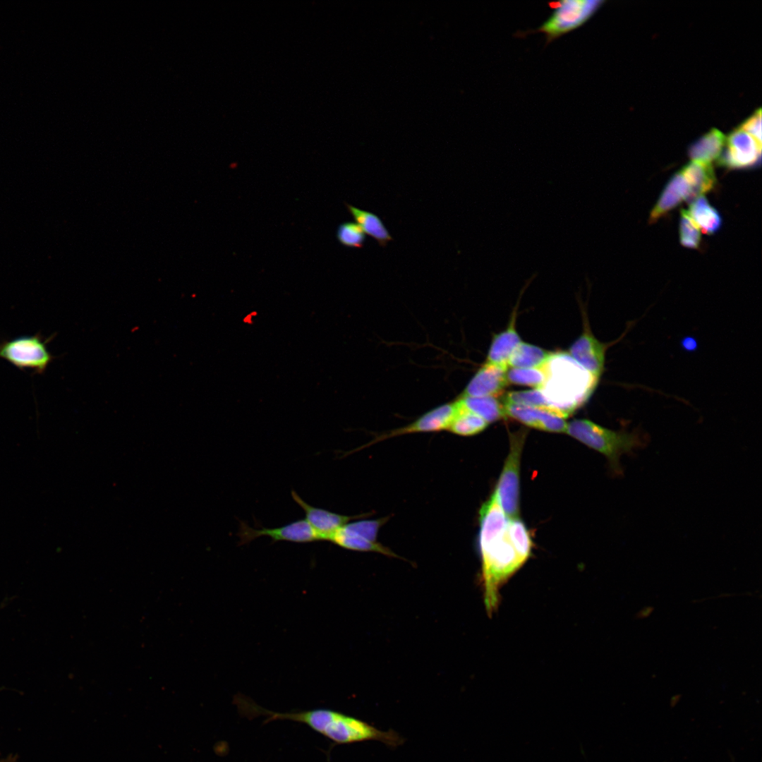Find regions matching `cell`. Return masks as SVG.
Listing matches in <instances>:
<instances>
[{
	"instance_id": "6da1fadb",
	"label": "cell",
	"mask_w": 762,
	"mask_h": 762,
	"mask_svg": "<svg viewBox=\"0 0 762 762\" xmlns=\"http://www.w3.org/2000/svg\"><path fill=\"white\" fill-rule=\"evenodd\" d=\"M241 713L242 716L248 719L263 717L264 723L274 720L302 723L338 744L377 741L390 748H396L406 741L404 737L392 729L381 730L365 721L329 708L282 713L265 709L250 698H247L241 705Z\"/></svg>"
},
{
	"instance_id": "7a4b0ae2",
	"label": "cell",
	"mask_w": 762,
	"mask_h": 762,
	"mask_svg": "<svg viewBox=\"0 0 762 762\" xmlns=\"http://www.w3.org/2000/svg\"><path fill=\"white\" fill-rule=\"evenodd\" d=\"M480 550L484 601L492 615L500 601V589L526 561L508 534L509 519L497 505L480 511Z\"/></svg>"
},
{
	"instance_id": "3957f363",
	"label": "cell",
	"mask_w": 762,
	"mask_h": 762,
	"mask_svg": "<svg viewBox=\"0 0 762 762\" xmlns=\"http://www.w3.org/2000/svg\"><path fill=\"white\" fill-rule=\"evenodd\" d=\"M543 367L546 378L539 389L550 408L564 418L586 402L599 381L567 353H552Z\"/></svg>"
},
{
	"instance_id": "277c9868",
	"label": "cell",
	"mask_w": 762,
	"mask_h": 762,
	"mask_svg": "<svg viewBox=\"0 0 762 762\" xmlns=\"http://www.w3.org/2000/svg\"><path fill=\"white\" fill-rule=\"evenodd\" d=\"M566 433L603 454L608 459L611 469L617 474L622 472L621 456L631 453L634 449L643 445V440L639 433L615 431L586 419L571 421L567 424Z\"/></svg>"
},
{
	"instance_id": "5b68a950",
	"label": "cell",
	"mask_w": 762,
	"mask_h": 762,
	"mask_svg": "<svg viewBox=\"0 0 762 762\" xmlns=\"http://www.w3.org/2000/svg\"><path fill=\"white\" fill-rule=\"evenodd\" d=\"M54 336L46 338L37 333L4 339L0 342V358L22 371L28 370L33 374H43L56 358L47 348Z\"/></svg>"
},
{
	"instance_id": "8992f818",
	"label": "cell",
	"mask_w": 762,
	"mask_h": 762,
	"mask_svg": "<svg viewBox=\"0 0 762 762\" xmlns=\"http://www.w3.org/2000/svg\"><path fill=\"white\" fill-rule=\"evenodd\" d=\"M605 3L603 0H564L557 2L550 17L532 32L544 34L548 44L585 24Z\"/></svg>"
},
{
	"instance_id": "52a82bcc",
	"label": "cell",
	"mask_w": 762,
	"mask_h": 762,
	"mask_svg": "<svg viewBox=\"0 0 762 762\" xmlns=\"http://www.w3.org/2000/svg\"><path fill=\"white\" fill-rule=\"evenodd\" d=\"M525 435L524 431L510 435L509 452L494 492L509 519L519 516L520 460Z\"/></svg>"
},
{
	"instance_id": "ba28073f",
	"label": "cell",
	"mask_w": 762,
	"mask_h": 762,
	"mask_svg": "<svg viewBox=\"0 0 762 762\" xmlns=\"http://www.w3.org/2000/svg\"><path fill=\"white\" fill-rule=\"evenodd\" d=\"M761 144L740 128L726 138L718 164L728 169H745L761 162Z\"/></svg>"
},
{
	"instance_id": "9c48e42d",
	"label": "cell",
	"mask_w": 762,
	"mask_h": 762,
	"mask_svg": "<svg viewBox=\"0 0 762 762\" xmlns=\"http://www.w3.org/2000/svg\"><path fill=\"white\" fill-rule=\"evenodd\" d=\"M237 535L239 538L238 545L249 543L257 538L262 536L271 538L272 542L284 540L305 543L319 540L318 535L305 519L297 520L280 527H262L259 529L252 528L245 522L240 521Z\"/></svg>"
},
{
	"instance_id": "30bf717a",
	"label": "cell",
	"mask_w": 762,
	"mask_h": 762,
	"mask_svg": "<svg viewBox=\"0 0 762 762\" xmlns=\"http://www.w3.org/2000/svg\"><path fill=\"white\" fill-rule=\"evenodd\" d=\"M456 411V401L444 404L426 412L413 423L407 425L377 436L369 443L356 449V450L399 435L414 433L437 432L442 430H447Z\"/></svg>"
},
{
	"instance_id": "8fae6325",
	"label": "cell",
	"mask_w": 762,
	"mask_h": 762,
	"mask_svg": "<svg viewBox=\"0 0 762 762\" xmlns=\"http://www.w3.org/2000/svg\"><path fill=\"white\" fill-rule=\"evenodd\" d=\"M502 404L506 417L536 429L551 433H566V418L553 410L504 402Z\"/></svg>"
},
{
	"instance_id": "7c38bea8",
	"label": "cell",
	"mask_w": 762,
	"mask_h": 762,
	"mask_svg": "<svg viewBox=\"0 0 762 762\" xmlns=\"http://www.w3.org/2000/svg\"><path fill=\"white\" fill-rule=\"evenodd\" d=\"M607 345L598 340L588 327L572 344L569 354L595 379L599 380L605 365Z\"/></svg>"
},
{
	"instance_id": "4fadbf2b",
	"label": "cell",
	"mask_w": 762,
	"mask_h": 762,
	"mask_svg": "<svg viewBox=\"0 0 762 762\" xmlns=\"http://www.w3.org/2000/svg\"><path fill=\"white\" fill-rule=\"evenodd\" d=\"M508 367L485 363L468 382L459 397L497 398L507 386Z\"/></svg>"
},
{
	"instance_id": "5bb4252c",
	"label": "cell",
	"mask_w": 762,
	"mask_h": 762,
	"mask_svg": "<svg viewBox=\"0 0 762 762\" xmlns=\"http://www.w3.org/2000/svg\"><path fill=\"white\" fill-rule=\"evenodd\" d=\"M291 494L293 500L304 511L305 519L316 533L319 540L330 541L334 533L351 519L365 516H349L334 513L308 504L294 490Z\"/></svg>"
},
{
	"instance_id": "9a60e30c",
	"label": "cell",
	"mask_w": 762,
	"mask_h": 762,
	"mask_svg": "<svg viewBox=\"0 0 762 762\" xmlns=\"http://www.w3.org/2000/svg\"><path fill=\"white\" fill-rule=\"evenodd\" d=\"M684 200L691 201V190L682 173L678 171L670 178L663 190L651 212L649 222H655Z\"/></svg>"
},
{
	"instance_id": "2e32d148",
	"label": "cell",
	"mask_w": 762,
	"mask_h": 762,
	"mask_svg": "<svg viewBox=\"0 0 762 762\" xmlns=\"http://www.w3.org/2000/svg\"><path fill=\"white\" fill-rule=\"evenodd\" d=\"M515 322L516 312L507 328L493 337L485 363L508 367L511 356L522 341L516 329Z\"/></svg>"
},
{
	"instance_id": "e0dca14e",
	"label": "cell",
	"mask_w": 762,
	"mask_h": 762,
	"mask_svg": "<svg viewBox=\"0 0 762 762\" xmlns=\"http://www.w3.org/2000/svg\"><path fill=\"white\" fill-rule=\"evenodd\" d=\"M691 190V201L713 189L716 177L710 164L692 161L680 171Z\"/></svg>"
},
{
	"instance_id": "ac0fdd59",
	"label": "cell",
	"mask_w": 762,
	"mask_h": 762,
	"mask_svg": "<svg viewBox=\"0 0 762 762\" xmlns=\"http://www.w3.org/2000/svg\"><path fill=\"white\" fill-rule=\"evenodd\" d=\"M725 139L720 130L712 128L689 146V156L693 161L710 164L720 156Z\"/></svg>"
},
{
	"instance_id": "d6986e66",
	"label": "cell",
	"mask_w": 762,
	"mask_h": 762,
	"mask_svg": "<svg viewBox=\"0 0 762 762\" xmlns=\"http://www.w3.org/2000/svg\"><path fill=\"white\" fill-rule=\"evenodd\" d=\"M345 205L356 223L360 226L363 232L376 240L380 246L385 247L389 241L393 240L388 229L377 214L347 203Z\"/></svg>"
},
{
	"instance_id": "ffe728a7",
	"label": "cell",
	"mask_w": 762,
	"mask_h": 762,
	"mask_svg": "<svg viewBox=\"0 0 762 762\" xmlns=\"http://www.w3.org/2000/svg\"><path fill=\"white\" fill-rule=\"evenodd\" d=\"M693 221L706 234L717 232L722 226V217L703 195L694 199L687 210Z\"/></svg>"
},
{
	"instance_id": "44dd1931",
	"label": "cell",
	"mask_w": 762,
	"mask_h": 762,
	"mask_svg": "<svg viewBox=\"0 0 762 762\" xmlns=\"http://www.w3.org/2000/svg\"><path fill=\"white\" fill-rule=\"evenodd\" d=\"M457 400L463 407L479 416L488 424L506 417L501 401L495 397H459Z\"/></svg>"
},
{
	"instance_id": "7402d4cb",
	"label": "cell",
	"mask_w": 762,
	"mask_h": 762,
	"mask_svg": "<svg viewBox=\"0 0 762 762\" xmlns=\"http://www.w3.org/2000/svg\"><path fill=\"white\" fill-rule=\"evenodd\" d=\"M552 352L539 346L521 341L514 351L508 361L512 368H533L543 365Z\"/></svg>"
},
{
	"instance_id": "603a6c76",
	"label": "cell",
	"mask_w": 762,
	"mask_h": 762,
	"mask_svg": "<svg viewBox=\"0 0 762 762\" xmlns=\"http://www.w3.org/2000/svg\"><path fill=\"white\" fill-rule=\"evenodd\" d=\"M455 401L456 411L448 427V430L456 435L471 436L482 432L487 428L488 423L485 421L466 409L457 399Z\"/></svg>"
},
{
	"instance_id": "cb8c5ba5",
	"label": "cell",
	"mask_w": 762,
	"mask_h": 762,
	"mask_svg": "<svg viewBox=\"0 0 762 762\" xmlns=\"http://www.w3.org/2000/svg\"><path fill=\"white\" fill-rule=\"evenodd\" d=\"M330 541L349 550L374 551L389 556H396L393 552L381 544L351 533L344 530L342 526L334 533Z\"/></svg>"
},
{
	"instance_id": "d4e9b609",
	"label": "cell",
	"mask_w": 762,
	"mask_h": 762,
	"mask_svg": "<svg viewBox=\"0 0 762 762\" xmlns=\"http://www.w3.org/2000/svg\"><path fill=\"white\" fill-rule=\"evenodd\" d=\"M546 373L544 368H512L507 370L509 383L540 389L544 384Z\"/></svg>"
},
{
	"instance_id": "484cf974",
	"label": "cell",
	"mask_w": 762,
	"mask_h": 762,
	"mask_svg": "<svg viewBox=\"0 0 762 762\" xmlns=\"http://www.w3.org/2000/svg\"><path fill=\"white\" fill-rule=\"evenodd\" d=\"M508 534L519 553L527 560L530 556L532 542L528 531L519 518L509 519Z\"/></svg>"
},
{
	"instance_id": "4316f807",
	"label": "cell",
	"mask_w": 762,
	"mask_h": 762,
	"mask_svg": "<svg viewBox=\"0 0 762 762\" xmlns=\"http://www.w3.org/2000/svg\"><path fill=\"white\" fill-rule=\"evenodd\" d=\"M501 401L551 409L539 389L509 392L502 397Z\"/></svg>"
},
{
	"instance_id": "83f0119b",
	"label": "cell",
	"mask_w": 762,
	"mask_h": 762,
	"mask_svg": "<svg viewBox=\"0 0 762 762\" xmlns=\"http://www.w3.org/2000/svg\"><path fill=\"white\" fill-rule=\"evenodd\" d=\"M679 241L688 248H698L701 244V231L686 210L680 211Z\"/></svg>"
},
{
	"instance_id": "f1b7e54d",
	"label": "cell",
	"mask_w": 762,
	"mask_h": 762,
	"mask_svg": "<svg viewBox=\"0 0 762 762\" xmlns=\"http://www.w3.org/2000/svg\"><path fill=\"white\" fill-rule=\"evenodd\" d=\"M339 242L346 247L361 248L365 241V235L356 222H345L340 224L337 230Z\"/></svg>"
},
{
	"instance_id": "f546056e",
	"label": "cell",
	"mask_w": 762,
	"mask_h": 762,
	"mask_svg": "<svg viewBox=\"0 0 762 762\" xmlns=\"http://www.w3.org/2000/svg\"><path fill=\"white\" fill-rule=\"evenodd\" d=\"M385 519L376 520H361L346 524L342 528L346 531L365 538L368 540L376 542L378 531L385 522Z\"/></svg>"
},
{
	"instance_id": "4dcf8cb0",
	"label": "cell",
	"mask_w": 762,
	"mask_h": 762,
	"mask_svg": "<svg viewBox=\"0 0 762 762\" xmlns=\"http://www.w3.org/2000/svg\"><path fill=\"white\" fill-rule=\"evenodd\" d=\"M761 144V109L756 110L739 126Z\"/></svg>"
},
{
	"instance_id": "1f68e13d",
	"label": "cell",
	"mask_w": 762,
	"mask_h": 762,
	"mask_svg": "<svg viewBox=\"0 0 762 762\" xmlns=\"http://www.w3.org/2000/svg\"><path fill=\"white\" fill-rule=\"evenodd\" d=\"M652 611H653V608H652V607H645V608L642 609V610H641V611H640V612H639L638 613V617H639V618H644V617H648V615H650V614L651 613V612H652Z\"/></svg>"
},
{
	"instance_id": "d6a6232c",
	"label": "cell",
	"mask_w": 762,
	"mask_h": 762,
	"mask_svg": "<svg viewBox=\"0 0 762 762\" xmlns=\"http://www.w3.org/2000/svg\"><path fill=\"white\" fill-rule=\"evenodd\" d=\"M1 762H13V761L11 760L7 759V760H4V761H3Z\"/></svg>"
}]
</instances>
